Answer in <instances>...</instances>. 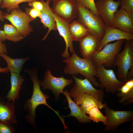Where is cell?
<instances>
[{
  "label": "cell",
  "mask_w": 133,
  "mask_h": 133,
  "mask_svg": "<svg viewBox=\"0 0 133 133\" xmlns=\"http://www.w3.org/2000/svg\"><path fill=\"white\" fill-rule=\"evenodd\" d=\"M25 71L30 75V78L32 82L33 85L32 96L30 99L25 101L24 106V110L28 112L25 116V119L37 131L35 123L36 109L39 105H44L49 108L57 114L63 123L64 126L65 127V121L60 115L59 112L53 109L47 102L46 100L49 98V96L47 94H44L41 89V81L38 78L37 68L34 67L25 70Z\"/></svg>",
  "instance_id": "6da1fadb"
},
{
  "label": "cell",
  "mask_w": 133,
  "mask_h": 133,
  "mask_svg": "<svg viewBox=\"0 0 133 133\" xmlns=\"http://www.w3.org/2000/svg\"><path fill=\"white\" fill-rule=\"evenodd\" d=\"M62 62L66 64L64 69V74L72 75L80 74L88 80L94 86L98 87L99 83L94 76L98 77L96 66L92 59L81 58L75 52L69 58Z\"/></svg>",
  "instance_id": "7a4b0ae2"
},
{
  "label": "cell",
  "mask_w": 133,
  "mask_h": 133,
  "mask_svg": "<svg viewBox=\"0 0 133 133\" xmlns=\"http://www.w3.org/2000/svg\"><path fill=\"white\" fill-rule=\"evenodd\" d=\"M77 4L79 10L77 20L89 33L100 41L104 35L105 25L100 17L93 14L88 9Z\"/></svg>",
  "instance_id": "3957f363"
},
{
  "label": "cell",
  "mask_w": 133,
  "mask_h": 133,
  "mask_svg": "<svg viewBox=\"0 0 133 133\" xmlns=\"http://www.w3.org/2000/svg\"><path fill=\"white\" fill-rule=\"evenodd\" d=\"M113 66L117 67V74L118 79L124 83L126 82L128 72L133 67V40H125L124 49L116 56Z\"/></svg>",
  "instance_id": "277c9868"
},
{
  "label": "cell",
  "mask_w": 133,
  "mask_h": 133,
  "mask_svg": "<svg viewBox=\"0 0 133 133\" xmlns=\"http://www.w3.org/2000/svg\"><path fill=\"white\" fill-rule=\"evenodd\" d=\"M125 40L121 39L113 43H108L100 50L96 52L92 58L95 66L103 65L105 67H111L115 57L121 50Z\"/></svg>",
  "instance_id": "5b68a950"
},
{
  "label": "cell",
  "mask_w": 133,
  "mask_h": 133,
  "mask_svg": "<svg viewBox=\"0 0 133 133\" xmlns=\"http://www.w3.org/2000/svg\"><path fill=\"white\" fill-rule=\"evenodd\" d=\"M72 78L74 80L75 83L68 93L70 96L73 98L75 102L85 94H91L102 102L104 95L103 89L98 90L95 88L86 78L79 79L76 75H72Z\"/></svg>",
  "instance_id": "8992f818"
},
{
  "label": "cell",
  "mask_w": 133,
  "mask_h": 133,
  "mask_svg": "<svg viewBox=\"0 0 133 133\" xmlns=\"http://www.w3.org/2000/svg\"><path fill=\"white\" fill-rule=\"evenodd\" d=\"M103 104L106 118V123L103 131L115 132L122 124L133 120L132 111L114 110L110 108L106 102H104Z\"/></svg>",
  "instance_id": "52a82bcc"
},
{
  "label": "cell",
  "mask_w": 133,
  "mask_h": 133,
  "mask_svg": "<svg viewBox=\"0 0 133 133\" xmlns=\"http://www.w3.org/2000/svg\"><path fill=\"white\" fill-rule=\"evenodd\" d=\"M4 17L16 27L24 38L33 31L30 23L34 19L20 8L13 9L9 13H4Z\"/></svg>",
  "instance_id": "ba28073f"
},
{
  "label": "cell",
  "mask_w": 133,
  "mask_h": 133,
  "mask_svg": "<svg viewBox=\"0 0 133 133\" xmlns=\"http://www.w3.org/2000/svg\"><path fill=\"white\" fill-rule=\"evenodd\" d=\"M99 86L107 93H116L124 83L117 79L112 69H106L103 65L96 66Z\"/></svg>",
  "instance_id": "9c48e42d"
},
{
  "label": "cell",
  "mask_w": 133,
  "mask_h": 133,
  "mask_svg": "<svg viewBox=\"0 0 133 133\" xmlns=\"http://www.w3.org/2000/svg\"><path fill=\"white\" fill-rule=\"evenodd\" d=\"M52 10L62 19L70 23L77 18L79 10L76 0H53Z\"/></svg>",
  "instance_id": "30bf717a"
},
{
  "label": "cell",
  "mask_w": 133,
  "mask_h": 133,
  "mask_svg": "<svg viewBox=\"0 0 133 133\" xmlns=\"http://www.w3.org/2000/svg\"><path fill=\"white\" fill-rule=\"evenodd\" d=\"M73 82L72 79H66L63 76L57 77L54 76L51 71L48 69L45 72L41 85L43 89L51 90L56 98L58 99L60 94L63 93L64 88Z\"/></svg>",
  "instance_id": "8fae6325"
},
{
  "label": "cell",
  "mask_w": 133,
  "mask_h": 133,
  "mask_svg": "<svg viewBox=\"0 0 133 133\" xmlns=\"http://www.w3.org/2000/svg\"><path fill=\"white\" fill-rule=\"evenodd\" d=\"M95 4L100 18L105 25L110 26L115 14L120 5L119 0H98Z\"/></svg>",
  "instance_id": "7c38bea8"
},
{
  "label": "cell",
  "mask_w": 133,
  "mask_h": 133,
  "mask_svg": "<svg viewBox=\"0 0 133 133\" xmlns=\"http://www.w3.org/2000/svg\"><path fill=\"white\" fill-rule=\"evenodd\" d=\"M53 16L56 22L57 30L59 35L64 38L66 44L65 50L61 54V56L65 58H68L70 57L68 49L70 52L72 53L75 52L73 46V41L69 30V23L54 13Z\"/></svg>",
  "instance_id": "4fadbf2b"
},
{
  "label": "cell",
  "mask_w": 133,
  "mask_h": 133,
  "mask_svg": "<svg viewBox=\"0 0 133 133\" xmlns=\"http://www.w3.org/2000/svg\"><path fill=\"white\" fill-rule=\"evenodd\" d=\"M110 26L133 34V13L120 9L117 10Z\"/></svg>",
  "instance_id": "5bb4252c"
},
{
  "label": "cell",
  "mask_w": 133,
  "mask_h": 133,
  "mask_svg": "<svg viewBox=\"0 0 133 133\" xmlns=\"http://www.w3.org/2000/svg\"><path fill=\"white\" fill-rule=\"evenodd\" d=\"M121 39L133 40V34L105 25L104 35L100 41L97 51L101 50L105 45L110 42Z\"/></svg>",
  "instance_id": "9a60e30c"
},
{
  "label": "cell",
  "mask_w": 133,
  "mask_h": 133,
  "mask_svg": "<svg viewBox=\"0 0 133 133\" xmlns=\"http://www.w3.org/2000/svg\"><path fill=\"white\" fill-rule=\"evenodd\" d=\"M100 41L94 35L89 33L79 42L80 52L83 58L92 59L97 51Z\"/></svg>",
  "instance_id": "2e32d148"
},
{
  "label": "cell",
  "mask_w": 133,
  "mask_h": 133,
  "mask_svg": "<svg viewBox=\"0 0 133 133\" xmlns=\"http://www.w3.org/2000/svg\"><path fill=\"white\" fill-rule=\"evenodd\" d=\"M49 3V2L44 1L43 8L40 11L41 14L39 17L41 22L43 24L44 28L45 29L48 28L47 33L42 39V41L46 39L51 31L57 30L56 22L53 16L54 12L52 9L50 7Z\"/></svg>",
  "instance_id": "e0dca14e"
},
{
  "label": "cell",
  "mask_w": 133,
  "mask_h": 133,
  "mask_svg": "<svg viewBox=\"0 0 133 133\" xmlns=\"http://www.w3.org/2000/svg\"><path fill=\"white\" fill-rule=\"evenodd\" d=\"M0 96V122L17 124L14 103H5Z\"/></svg>",
  "instance_id": "ac0fdd59"
},
{
  "label": "cell",
  "mask_w": 133,
  "mask_h": 133,
  "mask_svg": "<svg viewBox=\"0 0 133 133\" xmlns=\"http://www.w3.org/2000/svg\"><path fill=\"white\" fill-rule=\"evenodd\" d=\"M116 93L119 103L125 105L133 103V78L127 79Z\"/></svg>",
  "instance_id": "d6986e66"
},
{
  "label": "cell",
  "mask_w": 133,
  "mask_h": 133,
  "mask_svg": "<svg viewBox=\"0 0 133 133\" xmlns=\"http://www.w3.org/2000/svg\"><path fill=\"white\" fill-rule=\"evenodd\" d=\"M25 80L19 74L11 73V87L6 96L8 101H12L14 103L19 97V91L21 89V86Z\"/></svg>",
  "instance_id": "ffe728a7"
},
{
  "label": "cell",
  "mask_w": 133,
  "mask_h": 133,
  "mask_svg": "<svg viewBox=\"0 0 133 133\" xmlns=\"http://www.w3.org/2000/svg\"><path fill=\"white\" fill-rule=\"evenodd\" d=\"M63 94L66 97L71 111L70 114L66 117H74L79 122L83 123H90L91 120L89 116L87 115L81 106H79L72 100L67 91L65 90Z\"/></svg>",
  "instance_id": "44dd1931"
},
{
  "label": "cell",
  "mask_w": 133,
  "mask_h": 133,
  "mask_svg": "<svg viewBox=\"0 0 133 133\" xmlns=\"http://www.w3.org/2000/svg\"><path fill=\"white\" fill-rule=\"evenodd\" d=\"M92 95L89 94L83 95L75 102L81 105L84 112L87 114L88 110L92 107L97 106L99 109L104 107V104Z\"/></svg>",
  "instance_id": "7402d4cb"
},
{
  "label": "cell",
  "mask_w": 133,
  "mask_h": 133,
  "mask_svg": "<svg viewBox=\"0 0 133 133\" xmlns=\"http://www.w3.org/2000/svg\"><path fill=\"white\" fill-rule=\"evenodd\" d=\"M0 56L6 62L7 67L11 73L19 74L25 62L30 58L27 57L13 59L7 56L5 53L0 52Z\"/></svg>",
  "instance_id": "603a6c76"
},
{
  "label": "cell",
  "mask_w": 133,
  "mask_h": 133,
  "mask_svg": "<svg viewBox=\"0 0 133 133\" xmlns=\"http://www.w3.org/2000/svg\"><path fill=\"white\" fill-rule=\"evenodd\" d=\"M69 29L73 41L79 42L89 33L86 28L78 20H73L69 23Z\"/></svg>",
  "instance_id": "cb8c5ba5"
},
{
  "label": "cell",
  "mask_w": 133,
  "mask_h": 133,
  "mask_svg": "<svg viewBox=\"0 0 133 133\" xmlns=\"http://www.w3.org/2000/svg\"><path fill=\"white\" fill-rule=\"evenodd\" d=\"M3 28L7 40L16 42L21 41L24 38L16 27L11 23H5Z\"/></svg>",
  "instance_id": "d4e9b609"
},
{
  "label": "cell",
  "mask_w": 133,
  "mask_h": 133,
  "mask_svg": "<svg viewBox=\"0 0 133 133\" xmlns=\"http://www.w3.org/2000/svg\"><path fill=\"white\" fill-rule=\"evenodd\" d=\"M87 114L89 115L90 119L94 122L98 123L101 122L105 125L106 123V118L104 116L97 106H94L88 111Z\"/></svg>",
  "instance_id": "484cf974"
},
{
  "label": "cell",
  "mask_w": 133,
  "mask_h": 133,
  "mask_svg": "<svg viewBox=\"0 0 133 133\" xmlns=\"http://www.w3.org/2000/svg\"><path fill=\"white\" fill-rule=\"evenodd\" d=\"M0 6L1 8H6L7 12L9 13L12 10L19 8V4L24 2H28L35 0H2Z\"/></svg>",
  "instance_id": "4316f807"
},
{
  "label": "cell",
  "mask_w": 133,
  "mask_h": 133,
  "mask_svg": "<svg viewBox=\"0 0 133 133\" xmlns=\"http://www.w3.org/2000/svg\"><path fill=\"white\" fill-rule=\"evenodd\" d=\"M76 1L78 4L88 9L93 14L99 17L95 7L94 0H76Z\"/></svg>",
  "instance_id": "83f0119b"
},
{
  "label": "cell",
  "mask_w": 133,
  "mask_h": 133,
  "mask_svg": "<svg viewBox=\"0 0 133 133\" xmlns=\"http://www.w3.org/2000/svg\"><path fill=\"white\" fill-rule=\"evenodd\" d=\"M15 131V128L12 124L0 122V133H14Z\"/></svg>",
  "instance_id": "f1b7e54d"
},
{
  "label": "cell",
  "mask_w": 133,
  "mask_h": 133,
  "mask_svg": "<svg viewBox=\"0 0 133 133\" xmlns=\"http://www.w3.org/2000/svg\"><path fill=\"white\" fill-rule=\"evenodd\" d=\"M121 6L120 9L128 12H133V0H119Z\"/></svg>",
  "instance_id": "f546056e"
},
{
  "label": "cell",
  "mask_w": 133,
  "mask_h": 133,
  "mask_svg": "<svg viewBox=\"0 0 133 133\" xmlns=\"http://www.w3.org/2000/svg\"><path fill=\"white\" fill-rule=\"evenodd\" d=\"M43 0H35L28 2V5L39 11H41L44 7Z\"/></svg>",
  "instance_id": "4dcf8cb0"
},
{
  "label": "cell",
  "mask_w": 133,
  "mask_h": 133,
  "mask_svg": "<svg viewBox=\"0 0 133 133\" xmlns=\"http://www.w3.org/2000/svg\"><path fill=\"white\" fill-rule=\"evenodd\" d=\"M25 11L28 15L34 19L37 17H39L41 14L40 11L33 7L26 8Z\"/></svg>",
  "instance_id": "1f68e13d"
},
{
  "label": "cell",
  "mask_w": 133,
  "mask_h": 133,
  "mask_svg": "<svg viewBox=\"0 0 133 133\" xmlns=\"http://www.w3.org/2000/svg\"><path fill=\"white\" fill-rule=\"evenodd\" d=\"M0 40V52L6 53L7 52V49L5 44L3 43Z\"/></svg>",
  "instance_id": "d6a6232c"
},
{
  "label": "cell",
  "mask_w": 133,
  "mask_h": 133,
  "mask_svg": "<svg viewBox=\"0 0 133 133\" xmlns=\"http://www.w3.org/2000/svg\"><path fill=\"white\" fill-rule=\"evenodd\" d=\"M6 40L5 32L3 30H0V40L4 41Z\"/></svg>",
  "instance_id": "836d02e7"
},
{
  "label": "cell",
  "mask_w": 133,
  "mask_h": 133,
  "mask_svg": "<svg viewBox=\"0 0 133 133\" xmlns=\"http://www.w3.org/2000/svg\"><path fill=\"white\" fill-rule=\"evenodd\" d=\"M133 67H132L129 71L127 76V80L133 78Z\"/></svg>",
  "instance_id": "e575fe53"
},
{
  "label": "cell",
  "mask_w": 133,
  "mask_h": 133,
  "mask_svg": "<svg viewBox=\"0 0 133 133\" xmlns=\"http://www.w3.org/2000/svg\"><path fill=\"white\" fill-rule=\"evenodd\" d=\"M9 71L7 67L2 68L0 67V73H7Z\"/></svg>",
  "instance_id": "d590c367"
},
{
  "label": "cell",
  "mask_w": 133,
  "mask_h": 133,
  "mask_svg": "<svg viewBox=\"0 0 133 133\" xmlns=\"http://www.w3.org/2000/svg\"><path fill=\"white\" fill-rule=\"evenodd\" d=\"M4 13L1 11L0 10V21H4Z\"/></svg>",
  "instance_id": "8d00e7d4"
},
{
  "label": "cell",
  "mask_w": 133,
  "mask_h": 133,
  "mask_svg": "<svg viewBox=\"0 0 133 133\" xmlns=\"http://www.w3.org/2000/svg\"><path fill=\"white\" fill-rule=\"evenodd\" d=\"M53 0H46V1L50 2L51 1H53Z\"/></svg>",
  "instance_id": "74e56055"
},
{
  "label": "cell",
  "mask_w": 133,
  "mask_h": 133,
  "mask_svg": "<svg viewBox=\"0 0 133 133\" xmlns=\"http://www.w3.org/2000/svg\"><path fill=\"white\" fill-rule=\"evenodd\" d=\"M2 0H0V6L1 4L2 3Z\"/></svg>",
  "instance_id": "f35d334b"
}]
</instances>
